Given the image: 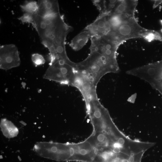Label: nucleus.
Segmentation results:
<instances>
[{
	"mask_svg": "<svg viewBox=\"0 0 162 162\" xmlns=\"http://www.w3.org/2000/svg\"><path fill=\"white\" fill-rule=\"evenodd\" d=\"M38 4L39 8L37 14L40 16L45 17L60 12L58 1L39 0Z\"/></svg>",
	"mask_w": 162,
	"mask_h": 162,
	"instance_id": "nucleus-6",
	"label": "nucleus"
},
{
	"mask_svg": "<svg viewBox=\"0 0 162 162\" xmlns=\"http://www.w3.org/2000/svg\"><path fill=\"white\" fill-rule=\"evenodd\" d=\"M20 63L17 47L14 44L2 45L0 46V68L8 70L19 66Z\"/></svg>",
	"mask_w": 162,
	"mask_h": 162,
	"instance_id": "nucleus-4",
	"label": "nucleus"
},
{
	"mask_svg": "<svg viewBox=\"0 0 162 162\" xmlns=\"http://www.w3.org/2000/svg\"><path fill=\"white\" fill-rule=\"evenodd\" d=\"M91 38L89 32L84 29L72 39L69 46L74 50H79L84 47Z\"/></svg>",
	"mask_w": 162,
	"mask_h": 162,
	"instance_id": "nucleus-8",
	"label": "nucleus"
},
{
	"mask_svg": "<svg viewBox=\"0 0 162 162\" xmlns=\"http://www.w3.org/2000/svg\"><path fill=\"white\" fill-rule=\"evenodd\" d=\"M131 17H132L121 14H108V20L111 28L110 31L116 29L124 21Z\"/></svg>",
	"mask_w": 162,
	"mask_h": 162,
	"instance_id": "nucleus-9",
	"label": "nucleus"
},
{
	"mask_svg": "<svg viewBox=\"0 0 162 162\" xmlns=\"http://www.w3.org/2000/svg\"><path fill=\"white\" fill-rule=\"evenodd\" d=\"M74 153V149L73 148H71L70 149V153L71 156L73 155Z\"/></svg>",
	"mask_w": 162,
	"mask_h": 162,
	"instance_id": "nucleus-16",
	"label": "nucleus"
},
{
	"mask_svg": "<svg viewBox=\"0 0 162 162\" xmlns=\"http://www.w3.org/2000/svg\"><path fill=\"white\" fill-rule=\"evenodd\" d=\"M116 63L96 50L90 49V53L83 61L76 63V69L86 73L97 85L104 72L108 69L112 70Z\"/></svg>",
	"mask_w": 162,
	"mask_h": 162,
	"instance_id": "nucleus-2",
	"label": "nucleus"
},
{
	"mask_svg": "<svg viewBox=\"0 0 162 162\" xmlns=\"http://www.w3.org/2000/svg\"><path fill=\"white\" fill-rule=\"evenodd\" d=\"M87 151L84 149H81L80 151V154L82 155H85L87 153Z\"/></svg>",
	"mask_w": 162,
	"mask_h": 162,
	"instance_id": "nucleus-15",
	"label": "nucleus"
},
{
	"mask_svg": "<svg viewBox=\"0 0 162 162\" xmlns=\"http://www.w3.org/2000/svg\"><path fill=\"white\" fill-rule=\"evenodd\" d=\"M84 29L89 32L91 38L107 36L111 31L108 20V14H100L92 23L87 26Z\"/></svg>",
	"mask_w": 162,
	"mask_h": 162,
	"instance_id": "nucleus-5",
	"label": "nucleus"
},
{
	"mask_svg": "<svg viewBox=\"0 0 162 162\" xmlns=\"http://www.w3.org/2000/svg\"><path fill=\"white\" fill-rule=\"evenodd\" d=\"M160 32H161V33H162V29L160 31Z\"/></svg>",
	"mask_w": 162,
	"mask_h": 162,
	"instance_id": "nucleus-18",
	"label": "nucleus"
},
{
	"mask_svg": "<svg viewBox=\"0 0 162 162\" xmlns=\"http://www.w3.org/2000/svg\"><path fill=\"white\" fill-rule=\"evenodd\" d=\"M20 7L23 11L32 15L37 14L39 8L38 3L34 1H26Z\"/></svg>",
	"mask_w": 162,
	"mask_h": 162,
	"instance_id": "nucleus-10",
	"label": "nucleus"
},
{
	"mask_svg": "<svg viewBox=\"0 0 162 162\" xmlns=\"http://www.w3.org/2000/svg\"><path fill=\"white\" fill-rule=\"evenodd\" d=\"M97 139L98 141L102 142L104 140L105 136L103 134H100L98 136Z\"/></svg>",
	"mask_w": 162,
	"mask_h": 162,
	"instance_id": "nucleus-14",
	"label": "nucleus"
},
{
	"mask_svg": "<svg viewBox=\"0 0 162 162\" xmlns=\"http://www.w3.org/2000/svg\"><path fill=\"white\" fill-rule=\"evenodd\" d=\"M44 78L61 84L72 86L76 63L70 64L63 60L49 64Z\"/></svg>",
	"mask_w": 162,
	"mask_h": 162,
	"instance_id": "nucleus-3",
	"label": "nucleus"
},
{
	"mask_svg": "<svg viewBox=\"0 0 162 162\" xmlns=\"http://www.w3.org/2000/svg\"><path fill=\"white\" fill-rule=\"evenodd\" d=\"M106 36L120 45L125 40L133 38L157 40L158 33L142 27L134 17L124 21L116 29L110 31Z\"/></svg>",
	"mask_w": 162,
	"mask_h": 162,
	"instance_id": "nucleus-1",
	"label": "nucleus"
},
{
	"mask_svg": "<svg viewBox=\"0 0 162 162\" xmlns=\"http://www.w3.org/2000/svg\"><path fill=\"white\" fill-rule=\"evenodd\" d=\"M148 73L150 75H154L156 72L155 69L153 67H150L148 70Z\"/></svg>",
	"mask_w": 162,
	"mask_h": 162,
	"instance_id": "nucleus-13",
	"label": "nucleus"
},
{
	"mask_svg": "<svg viewBox=\"0 0 162 162\" xmlns=\"http://www.w3.org/2000/svg\"><path fill=\"white\" fill-rule=\"evenodd\" d=\"M51 149L52 151L53 152H56L57 150V148L55 146L52 147Z\"/></svg>",
	"mask_w": 162,
	"mask_h": 162,
	"instance_id": "nucleus-17",
	"label": "nucleus"
},
{
	"mask_svg": "<svg viewBox=\"0 0 162 162\" xmlns=\"http://www.w3.org/2000/svg\"><path fill=\"white\" fill-rule=\"evenodd\" d=\"M138 3L137 0H119L115 9L110 14H118L129 17H134Z\"/></svg>",
	"mask_w": 162,
	"mask_h": 162,
	"instance_id": "nucleus-7",
	"label": "nucleus"
},
{
	"mask_svg": "<svg viewBox=\"0 0 162 162\" xmlns=\"http://www.w3.org/2000/svg\"><path fill=\"white\" fill-rule=\"evenodd\" d=\"M18 19L21 21L23 23H29L32 25L34 23L33 15L25 13L20 17L18 18Z\"/></svg>",
	"mask_w": 162,
	"mask_h": 162,
	"instance_id": "nucleus-12",
	"label": "nucleus"
},
{
	"mask_svg": "<svg viewBox=\"0 0 162 162\" xmlns=\"http://www.w3.org/2000/svg\"><path fill=\"white\" fill-rule=\"evenodd\" d=\"M32 60L36 66L43 64L45 62V60L43 56L38 53H34L32 55Z\"/></svg>",
	"mask_w": 162,
	"mask_h": 162,
	"instance_id": "nucleus-11",
	"label": "nucleus"
}]
</instances>
